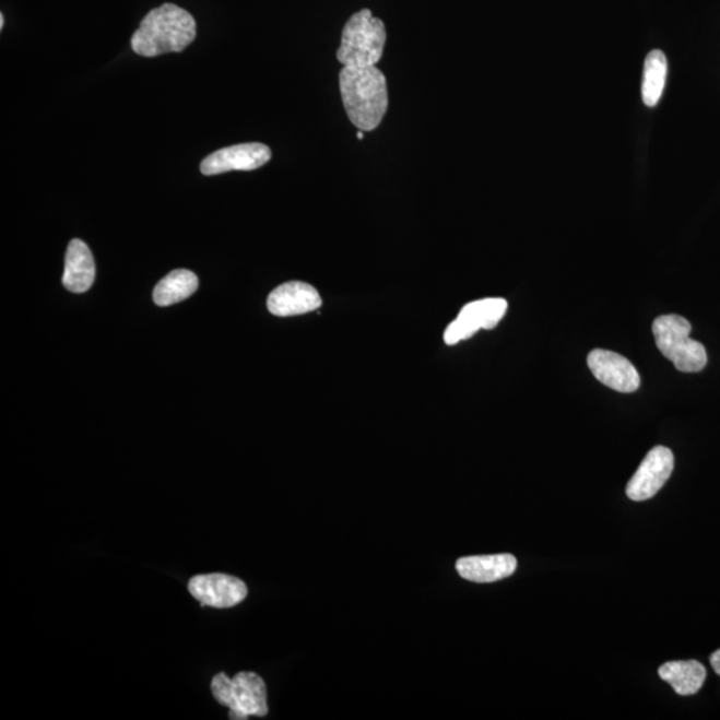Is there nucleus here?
Returning <instances> with one entry per match:
<instances>
[{"label":"nucleus","instance_id":"f257e3e1","mask_svg":"<svg viewBox=\"0 0 720 720\" xmlns=\"http://www.w3.org/2000/svg\"><path fill=\"white\" fill-rule=\"evenodd\" d=\"M339 88L351 123L362 131H373L382 123L389 108V91L386 76L377 66H344L339 72Z\"/></svg>","mask_w":720,"mask_h":720},{"label":"nucleus","instance_id":"f03ea898","mask_svg":"<svg viewBox=\"0 0 720 720\" xmlns=\"http://www.w3.org/2000/svg\"><path fill=\"white\" fill-rule=\"evenodd\" d=\"M197 36V23L190 12L173 3L151 10L131 38L138 56L153 58L184 51Z\"/></svg>","mask_w":720,"mask_h":720},{"label":"nucleus","instance_id":"7ed1b4c3","mask_svg":"<svg viewBox=\"0 0 720 720\" xmlns=\"http://www.w3.org/2000/svg\"><path fill=\"white\" fill-rule=\"evenodd\" d=\"M386 39L385 23L374 17L370 10H362L344 26L337 58L343 66L371 68L382 59Z\"/></svg>","mask_w":720,"mask_h":720},{"label":"nucleus","instance_id":"20e7f679","mask_svg":"<svg viewBox=\"0 0 720 720\" xmlns=\"http://www.w3.org/2000/svg\"><path fill=\"white\" fill-rule=\"evenodd\" d=\"M693 327L680 316H663L652 324L659 351L682 373H699L707 366L704 344L689 338Z\"/></svg>","mask_w":720,"mask_h":720},{"label":"nucleus","instance_id":"39448f33","mask_svg":"<svg viewBox=\"0 0 720 720\" xmlns=\"http://www.w3.org/2000/svg\"><path fill=\"white\" fill-rule=\"evenodd\" d=\"M211 692L220 705L228 707L229 719L268 716V689L256 673H239L234 677L217 674L211 683Z\"/></svg>","mask_w":720,"mask_h":720},{"label":"nucleus","instance_id":"423d86ee","mask_svg":"<svg viewBox=\"0 0 720 720\" xmlns=\"http://www.w3.org/2000/svg\"><path fill=\"white\" fill-rule=\"evenodd\" d=\"M507 302L501 298H488L465 305L453 322L447 327L445 342L453 346L480 330H493L504 319Z\"/></svg>","mask_w":720,"mask_h":720},{"label":"nucleus","instance_id":"0eeeda50","mask_svg":"<svg viewBox=\"0 0 720 720\" xmlns=\"http://www.w3.org/2000/svg\"><path fill=\"white\" fill-rule=\"evenodd\" d=\"M674 471V453L668 447L657 446L647 453L626 487L628 498L634 501L651 499L669 481Z\"/></svg>","mask_w":720,"mask_h":720},{"label":"nucleus","instance_id":"6e6552de","mask_svg":"<svg viewBox=\"0 0 720 720\" xmlns=\"http://www.w3.org/2000/svg\"><path fill=\"white\" fill-rule=\"evenodd\" d=\"M189 591L202 606L214 609L237 606L248 592L244 580L226 574L197 575L190 579Z\"/></svg>","mask_w":720,"mask_h":720},{"label":"nucleus","instance_id":"1a4fd4ad","mask_svg":"<svg viewBox=\"0 0 720 720\" xmlns=\"http://www.w3.org/2000/svg\"><path fill=\"white\" fill-rule=\"evenodd\" d=\"M587 365L599 382L610 389L618 392H634L639 389V373L625 356L597 349L591 351Z\"/></svg>","mask_w":720,"mask_h":720},{"label":"nucleus","instance_id":"9d476101","mask_svg":"<svg viewBox=\"0 0 720 720\" xmlns=\"http://www.w3.org/2000/svg\"><path fill=\"white\" fill-rule=\"evenodd\" d=\"M271 150L262 143H245L215 151L202 162L204 175L229 172H252L269 163Z\"/></svg>","mask_w":720,"mask_h":720},{"label":"nucleus","instance_id":"9b49d317","mask_svg":"<svg viewBox=\"0 0 720 720\" xmlns=\"http://www.w3.org/2000/svg\"><path fill=\"white\" fill-rule=\"evenodd\" d=\"M322 306L319 293L311 284L288 282L281 284L268 299V308L275 317H295L318 310Z\"/></svg>","mask_w":720,"mask_h":720},{"label":"nucleus","instance_id":"f8f14e48","mask_svg":"<svg viewBox=\"0 0 720 720\" xmlns=\"http://www.w3.org/2000/svg\"><path fill=\"white\" fill-rule=\"evenodd\" d=\"M518 562L511 554L465 556L457 562V570L465 580L475 583H493L511 577Z\"/></svg>","mask_w":720,"mask_h":720},{"label":"nucleus","instance_id":"ddd939ff","mask_svg":"<svg viewBox=\"0 0 720 720\" xmlns=\"http://www.w3.org/2000/svg\"><path fill=\"white\" fill-rule=\"evenodd\" d=\"M95 280V262L93 253L84 241H70L66 252L62 283L71 293H86Z\"/></svg>","mask_w":720,"mask_h":720},{"label":"nucleus","instance_id":"4468645a","mask_svg":"<svg viewBox=\"0 0 720 720\" xmlns=\"http://www.w3.org/2000/svg\"><path fill=\"white\" fill-rule=\"evenodd\" d=\"M658 674L675 689L677 695L688 697L704 687L707 670L698 661H674L664 663Z\"/></svg>","mask_w":720,"mask_h":720},{"label":"nucleus","instance_id":"2eb2a0df","mask_svg":"<svg viewBox=\"0 0 720 720\" xmlns=\"http://www.w3.org/2000/svg\"><path fill=\"white\" fill-rule=\"evenodd\" d=\"M198 276L190 270H175L156 284L154 302L160 307L179 304L198 290Z\"/></svg>","mask_w":720,"mask_h":720},{"label":"nucleus","instance_id":"dca6fc26","mask_svg":"<svg viewBox=\"0 0 720 720\" xmlns=\"http://www.w3.org/2000/svg\"><path fill=\"white\" fill-rule=\"evenodd\" d=\"M665 78H668V59L661 50H653L645 60L641 98L645 105L653 107L661 101Z\"/></svg>","mask_w":720,"mask_h":720},{"label":"nucleus","instance_id":"f3484780","mask_svg":"<svg viewBox=\"0 0 720 720\" xmlns=\"http://www.w3.org/2000/svg\"><path fill=\"white\" fill-rule=\"evenodd\" d=\"M710 663L713 671L720 676V649L712 653L710 657Z\"/></svg>","mask_w":720,"mask_h":720},{"label":"nucleus","instance_id":"a211bd4d","mask_svg":"<svg viewBox=\"0 0 720 720\" xmlns=\"http://www.w3.org/2000/svg\"><path fill=\"white\" fill-rule=\"evenodd\" d=\"M3 26H4V16L2 14L0 15V28H3Z\"/></svg>","mask_w":720,"mask_h":720},{"label":"nucleus","instance_id":"6ab92c4d","mask_svg":"<svg viewBox=\"0 0 720 720\" xmlns=\"http://www.w3.org/2000/svg\"><path fill=\"white\" fill-rule=\"evenodd\" d=\"M356 138L361 139V141L363 138H365V134H363L362 130H359L358 135H356Z\"/></svg>","mask_w":720,"mask_h":720}]
</instances>
